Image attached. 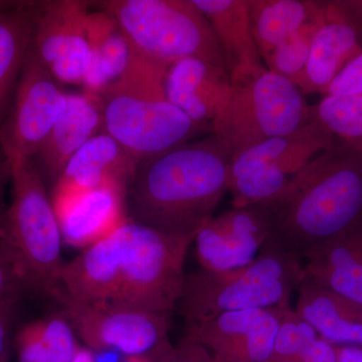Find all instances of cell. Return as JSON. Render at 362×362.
I'll list each match as a JSON object with an SVG mask.
<instances>
[{
    "mask_svg": "<svg viewBox=\"0 0 362 362\" xmlns=\"http://www.w3.org/2000/svg\"><path fill=\"white\" fill-rule=\"evenodd\" d=\"M362 94V52L340 71L326 90L324 97Z\"/></svg>",
    "mask_w": 362,
    "mask_h": 362,
    "instance_id": "d6a6232c",
    "label": "cell"
},
{
    "mask_svg": "<svg viewBox=\"0 0 362 362\" xmlns=\"http://www.w3.org/2000/svg\"><path fill=\"white\" fill-rule=\"evenodd\" d=\"M11 173H13V164L0 143V225L7 209L6 192L7 185L11 181Z\"/></svg>",
    "mask_w": 362,
    "mask_h": 362,
    "instance_id": "d590c367",
    "label": "cell"
},
{
    "mask_svg": "<svg viewBox=\"0 0 362 362\" xmlns=\"http://www.w3.org/2000/svg\"><path fill=\"white\" fill-rule=\"evenodd\" d=\"M71 362H97L96 357H95L94 352L89 349H81L80 351L77 354Z\"/></svg>",
    "mask_w": 362,
    "mask_h": 362,
    "instance_id": "74e56055",
    "label": "cell"
},
{
    "mask_svg": "<svg viewBox=\"0 0 362 362\" xmlns=\"http://www.w3.org/2000/svg\"><path fill=\"white\" fill-rule=\"evenodd\" d=\"M66 94L32 45L0 127V143L11 162L37 156L65 107Z\"/></svg>",
    "mask_w": 362,
    "mask_h": 362,
    "instance_id": "8fae6325",
    "label": "cell"
},
{
    "mask_svg": "<svg viewBox=\"0 0 362 362\" xmlns=\"http://www.w3.org/2000/svg\"><path fill=\"white\" fill-rule=\"evenodd\" d=\"M35 1L0 0V127L33 45Z\"/></svg>",
    "mask_w": 362,
    "mask_h": 362,
    "instance_id": "603a6c76",
    "label": "cell"
},
{
    "mask_svg": "<svg viewBox=\"0 0 362 362\" xmlns=\"http://www.w3.org/2000/svg\"><path fill=\"white\" fill-rule=\"evenodd\" d=\"M213 28L230 77L251 75L266 66L255 42L247 0H192Z\"/></svg>",
    "mask_w": 362,
    "mask_h": 362,
    "instance_id": "44dd1931",
    "label": "cell"
},
{
    "mask_svg": "<svg viewBox=\"0 0 362 362\" xmlns=\"http://www.w3.org/2000/svg\"><path fill=\"white\" fill-rule=\"evenodd\" d=\"M192 243L128 218L64 264L59 287L98 306L173 313L182 293L183 266Z\"/></svg>",
    "mask_w": 362,
    "mask_h": 362,
    "instance_id": "6da1fadb",
    "label": "cell"
},
{
    "mask_svg": "<svg viewBox=\"0 0 362 362\" xmlns=\"http://www.w3.org/2000/svg\"><path fill=\"white\" fill-rule=\"evenodd\" d=\"M126 187L108 183L92 189H52L51 201L63 244L85 250L128 220Z\"/></svg>",
    "mask_w": 362,
    "mask_h": 362,
    "instance_id": "9a60e30c",
    "label": "cell"
},
{
    "mask_svg": "<svg viewBox=\"0 0 362 362\" xmlns=\"http://www.w3.org/2000/svg\"><path fill=\"white\" fill-rule=\"evenodd\" d=\"M313 110L315 120L331 134L362 153V94L324 97Z\"/></svg>",
    "mask_w": 362,
    "mask_h": 362,
    "instance_id": "484cf974",
    "label": "cell"
},
{
    "mask_svg": "<svg viewBox=\"0 0 362 362\" xmlns=\"http://www.w3.org/2000/svg\"><path fill=\"white\" fill-rule=\"evenodd\" d=\"M337 362H362L361 347L337 346Z\"/></svg>",
    "mask_w": 362,
    "mask_h": 362,
    "instance_id": "8d00e7d4",
    "label": "cell"
},
{
    "mask_svg": "<svg viewBox=\"0 0 362 362\" xmlns=\"http://www.w3.org/2000/svg\"><path fill=\"white\" fill-rule=\"evenodd\" d=\"M230 160L211 133L140 161L126 189L128 218L192 242L228 192Z\"/></svg>",
    "mask_w": 362,
    "mask_h": 362,
    "instance_id": "7a4b0ae2",
    "label": "cell"
},
{
    "mask_svg": "<svg viewBox=\"0 0 362 362\" xmlns=\"http://www.w3.org/2000/svg\"><path fill=\"white\" fill-rule=\"evenodd\" d=\"M20 300L0 303V362H9L13 346V330Z\"/></svg>",
    "mask_w": 362,
    "mask_h": 362,
    "instance_id": "836d02e7",
    "label": "cell"
},
{
    "mask_svg": "<svg viewBox=\"0 0 362 362\" xmlns=\"http://www.w3.org/2000/svg\"><path fill=\"white\" fill-rule=\"evenodd\" d=\"M230 100L214 121V134L232 158L250 147L278 136L291 134L315 120L297 86L263 70L232 78Z\"/></svg>",
    "mask_w": 362,
    "mask_h": 362,
    "instance_id": "ba28073f",
    "label": "cell"
},
{
    "mask_svg": "<svg viewBox=\"0 0 362 362\" xmlns=\"http://www.w3.org/2000/svg\"><path fill=\"white\" fill-rule=\"evenodd\" d=\"M164 90L168 101L190 119L213 125L232 95V77L223 66L183 59L168 69Z\"/></svg>",
    "mask_w": 362,
    "mask_h": 362,
    "instance_id": "e0dca14e",
    "label": "cell"
},
{
    "mask_svg": "<svg viewBox=\"0 0 362 362\" xmlns=\"http://www.w3.org/2000/svg\"><path fill=\"white\" fill-rule=\"evenodd\" d=\"M335 140L314 120L291 134L271 138L233 156L228 187L233 206H252L270 199Z\"/></svg>",
    "mask_w": 362,
    "mask_h": 362,
    "instance_id": "9c48e42d",
    "label": "cell"
},
{
    "mask_svg": "<svg viewBox=\"0 0 362 362\" xmlns=\"http://www.w3.org/2000/svg\"><path fill=\"white\" fill-rule=\"evenodd\" d=\"M139 161L108 133H99L78 150L52 189H92L118 183L127 189Z\"/></svg>",
    "mask_w": 362,
    "mask_h": 362,
    "instance_id": "ffe728a7",
    "label": "cell"
},
{
    "mask_svg": "<svg viewBox=\"0 0 362 362\" xmlns=\"http://www.w3.org/2000/svg\"><path fill=\"white\" fill-rule=\"evenodd\" d=\"M362 52V18L352 0L323 1L299 89L325 94L340 71Z\"/></svg>",
    "mask_w": 362,
    "mask_h": 362,
    "instance_id": "5bb4252c",
    "label": "cell"
},
{
    "mask_svg": "<svg viewBox=\"0 0 362 362\" xmlns=\"http://www.w3.org/2000/svg\"><path fill=\"white\" fill-rule=\"evenodd\" d=\"M304 275L362 305V223L313 247Z\"/></svg>",
    "mask_w": 362,
    "mask_h": 362,
    "instance_id": "7402d4cb",
    "label": "cell"
},
{
    "mask_svg": "<svg viewBox=\"0 0 362 362\" xmlns=\"http://www.w3.org/2000/svg\"><path fill=\"white\" fill-rule=\"evenodd\" d=\"M295 311L334 346L362 349V305L303 275Z\"/></svg>",
    "mask_w": 362,
    "mask_h": 362,
    "instance_id": "d6986e66",
    "label": "cell"
},
{
    "mask_svg": "<svg viewBox=\"0 0 362 362\" xmlns=\"http://www.w3.org/2000/svg\"><path fill=\"white\" fill-rule=\"evenodd\" d=\"M151 359L154 362H216L211 352L187 333L176 346L168 345Z\"/></svg>",
    "mask_w": 362,
    "mask_h": 362,
    "instance_id": "1f68e13d",
    "label": "cell"
},
{
    "mask_svg": "<svg viewBox=\"0 0 362 362\" xmlns=\"http://www.w3.org/2000/svg\"><path fill=\"white\" fill-rule=\"evenodd\" d=\"M303 275L302 261L269 243L242 268L190 273L178 302L185 327L228 312L290 306Z\"/></svg>",
    "mask_w": 362,
    "mask_h": 362,
    "instance_id": "5b68a950",
    "label": "cell"
},
{
    "mask_svg": "<svg viewBox=\"0 0 362 362\" xmlns=\"http://www.w3.org/2000/svg\"><path fill=\"white\" fill-rule=\"evenodd\" d=\"M166 71L135 51L122 77L96 95L105 132L139 162L214 132L168 101Z\"/></svg>",
    "mask_w": 362,
    "mask_h": 362,
    "instance_id": "277c9868",
    "label": "cell"
},
{
    "mask_svg": "<svg viewBox=\"0 0 362 362\" xmlns=\"http://www.w3.org/2000/svg\"><path fill=\"white\" fill-rule=\"evenodd\" d=\"M90 6L83 0L35 1L33 45L59 82H84L90 59L87 32Z\"/></svg>",
    "mask_w": 362,
    "mask_h": 362,
    "instance_id": "7c38bea8",
    "label": "cell"
},
{
    "mask_svg": "<svg viewBox=\"0 0 362 362\" xmlns=\"http://www.w3.org/2000/svg\"><path fill=\"white\" fill-rule=\"evenodd\" d=\"M291 306L228 312L187 328L216 362H271L285 311Z\"/></svg>",
    "mask_w": 362,
    "mask_h": 362,
    "instance_id": "4fadbf2b",
    "label": "cell"
},
{
    "mask_svg": "<svg viewBox=\"0 0 362 362\" xmlns=\"http://www.w3.org/2000/svg\"><path fill=\"white\" fill-rule=\"evenodd\" d=\"M254 206L269 226L266 243L303 261L313 247L362 223V153L337 138Z\"/></svg>",
    "mask_w": 362,
    "mask_h": 362,
    "instance_id": "3957f363",
    "label": "cell"
},
{
    "mask_svg": "<svg viewBox=\"0 0 362 362\" xmlns=\"http://www.w3.org/2000/svg\"><path fill=\"white\" fill-rule=\"evenodd\" d=\"M13 347L20 362H51L42 341L39 320L25 324L16 332Z\"/></svg>",
    "mask_w": 362,
    "mask_h": 362,
    "instance_id": "4dcf8cb0",
    "label": "cell"
},
{
    "mask_svg": "<svg viewBox=\"0 0 362 362\" xmlns=\"http://www.w3.org/2000/svg\"><path fill=\"white\" fill-rule=\"evenodd\" d=\"M318 334L291 307L281 321L271 362H299Z\"/></svg>",
    "mask_w": 362,
    "mask_h": 362,
    "instance_id": "83f0119b",
    "label": "cell"
},
{
    "mask_svg": "<svg viewBox=\"0 0 362 362\" xmlns=\"http://www.w3.org/2000/svg\"><path fill=\"white\" fill-rule=\"evenodd\" d=\"M28 292L23 274L0 233V303L20 300Z\"/></svg>",
    "mask_w": 362,
    "mask_h": 362,
    "instance_id": "f546056e",
    "label": "cell"
},
{
    "mask_svg": "<svg viewBox=\"0 0 362 362\" xmlns=\"http://www.w3.org/2000/svg\"><path fill=\"white\" fill-rule=\"evenodd\" d=\"M87 32L90 59L82 86L85 93L96 96L122 77L135 49L118 21L101 9L90 11Z\"/></svg>",
    "mask_w": 362,
    "mask_h": 362,
    "instance_id": "cb8c5ba5",
    "label": "cell"
},
{
    "mask_svg": "<svg viewBox=\"0 0 362 362\" xmlns=\"http://www.w3.org/2000/svg\"><path fill=\"white\" fill-rule=\"evenodd\" d=\"M11 202L0 233L25 279L28 292L51 296L59 286L61 230L44 176L35 158L11 162Z\"/></svg>",
    "mask_w": 362,
    "mask_h": 362,
    "instance_id": "8992f818",
    "label": "cell"
},
{
    "mask_svg": "<svg viewBox=\"0 0 362 362\" xmlns=\"http://www.w3.org/2000/svg\"><path fill=\"white\" fill-rule=\"evenodd\" d=\"M103 131V115L97 97L87 93H66L61 115L33 157L45 181L54 185L71 156Z\"/></svg>",
    "mask_w": 362,
    "mask_h": 362,
    "instance_id": "ac0fdd59",
    "label": "cell"
},
{
    "mask_svg": "<svg viewBox=\"0 0 362 362\" xmlns=\"http://www.w3.org/2000/svg\"><path fill=\"white\" fill-rule=\"evenodd\" d=\"M93 4L110 13L135 51L152 63L168 69L180 59L197 58L228 69L213 28L192 0H102Z\"/></svg>",
    "mask_w": 362,
    "mask_h": 362,
    "instance_id": "52a82bcc",
    "label": "cell"
},
{
    "mask_svg": "<svg viewBox=\"0 0 362 362\" xmlns=\"http://www.w3.org/2000/svg\"><path fill=\"white\" fill-rule=\"evenodd\" d=\"M269 233L263 214L254 204L214 216L194 240L201 269L223 272L249 265L261 252Z\"/></svg>",
    "mask_w": 362,
    "mask_h": 362,
    "instance_id": "2e32d148",
    "label": "cell"
},
{
    "mask_svg": "<svg viewBox=\"0 0 362 362\" xmlns=\"http://www.w3.org/2000/svg\"><path fill=\"white\" fill-rule=\"evenodd\" d=\"M321 8L313 20L283 40L267 54L263 59L267 70L287 78L299 87L310 56L312 40L318 26Z\"/></svg>",
    "mask_w": 362,
    "mask_h": 362,
    "instance_id": "4316f807",
    "label": "cell"
},
{
    "mask_svg": "<svg viewBox=\"0 0 362 362\" xmlns=\"http://www.w3.org/2000/svg\"><path fill=\"white\" fill-rule=\"evenodd\" d=\"M299 362H337V346L318 337L309 345Z\"/></svg>",
    "mask_w": 362,
    "mask_h": 362,
    "instance_id": "e575fe53",
    "label": "cell"
},
{
    "mask_svg": "<svg viewBox=\"0 0 362 362\" xmlns=\"http://www.w3.org/2000/svg\"><path fill=\"white\" fill-rule=\"evenodd\" d=\"M255 42L263 59L279 44L313 20L317 0H247Z\"/></svg>",
    "mask_w": 362,
    "mask_h": 362,
    "instance_id": "d4e9b609",
    "label": "cell"
},
{
    "mask_svg": "<svg viewBox=\"0 0 362 362\" xmlns=\"http://www.w3.org/2000/svg\"><path fill=\"white\" fill-rule=\"evenodd\" d=\"M40 333L51 362H71L80 351L77 333L63 313L39 320Z\"/></svg>",
    "mask_w": 362,
    "mask_h": 362,
    "instance_id": "f1b7e54d",
    "label": "cell"
},
{
    "mask_svg": "<svg viewBox=\"0 0 362 362\" xmlns=\"http://www.w3.org/2000/svg\"><path fill=\"white\" fill-rule=\"evenodd\" d=\"M51 297L93 352L117 350L127 357L153 358L170 345L171 313L98 306L75 299L59 286Z\"/></svg>",
    "mask_w": 362,
    "mask_h": 362,
    "instance_id": "30bf717a",
    "label": "cell"
},
{
    "mask_svg": "<svg viewBox=\"0 0 362 362\" xmlns=\"http://www.w3.org/2000/svg\"><path fill=\"white\" fill-rule=\"evenodd\" d=\"M125 362H154L147 356H130L127 357Z\"/></svg>",
    "mask_w": 362,
    "mask_h": 362,
    "instance_id": "f35d334b",
    "label": "cell"
}]
</instances>
